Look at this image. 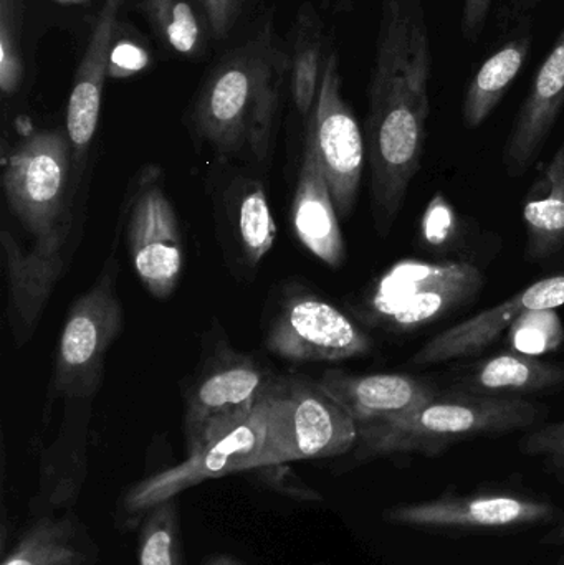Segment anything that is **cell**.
<instances>
[{"label":"cell","mask_w":564,"mask_h":565,"mask_svg":"<svg viewBox=\"0 0 564 565\" xmlns=\"http://www.w3.org/2000/svg\"><path fill=\"white\" fill-rule=\"evenodd\" d=\"M287 83L290 53L268 17L202 83L189 113L192 136L221 161L241 159L265 168Z\"/></svg>","instance_id":"1"},{"label":"cell","mask_w":564,"mask_h":565,"mask_svg":"<svg viewBox=\"0 0 564 565\" xmlns=\"http://www.w3.org/2000/svg\"><path fill=\"white\" fill-rule=\"evenodd\" d=\"M89 178L76 181L66 131L30 132L7 156L3 199L42 254H75L86 221Z\"/></svg>","instance_id":"2"},{"label":"cell","mask_w":564,"mask_h":565,"mask_svg":"<svg viewBox=\"0 0 564 565\" xmlns=\"http://www.w3.org/2000/svg\"><path fill=\"white\" fill-rule=\"evenodd\" d=\"M543 408L523 397H483L466 392H439L404 417L358 430L360 458L443 454L453 445L479 437L529 430Z\"/></svg>","instance_id":"3"},{"label":"cell","mask_w":564,"mask_h":565,"mask_svg":"<svg viewBox=\"0 0 564 565\" xmlns=\"http://www.w3.org/2000/svg\"><path fill=\"white\" fill-rule=\"evenodd\" d=\"M257 411L264 422L258 468L341 457L357 448V424L320 382L275 374Z\"/></svg>","instance_id":"4"},{"label":"cell","mask_w":564,"mask_h":565,"mask_svg":"<svg viewBox=\"0 0 564 565\" xmlns=\"http://www.w3.org/2000/svg\"><path fill=\"white\" fill-rule=\"evenodd\" d=\"M115 248L98 277L72 302L56 344L46 404L93 398L105 379L106 358L125 324Z\"/></svg>","instance_id":"5"},{"label":"cell","mask_w":564,"mask_h":565,"mask_svg":"<svg viewBox=\"0 0 564 565\" xmlns=\"http://www.w3.org/2000/svg\"><path fill=\"white\" fill-rule=\"evenodd\" d=\"M482 288L483 274L469 262L407 258L371 286L361 315L387 331H416L472 301Z\"/></svg>","instance_id":"6"},{"label":"cell","mask_w":564,"mask_h":565,"mask_svg":"<svg viewBox=\"0 0 564 565\" xmlns=\"http://www.w3.org/2000/svg\"><path fill=\"white\" fill-rule=\"evenodd\" d=\"M121 227L142 288L159 301L171 298L184 271L185 242L161 166H141L129 182Z\"/></svg>","instance_id":"7"},{"label":"cell","mask_w":564,"mask_h":565,"mask_svg":"<svg viewBox=\"0 0 564 565\" xmlns=\"http://www.w3.org/2000/svg\"><path fill=\"white\" fill-rule=\"evenodd\" d=\"M264 344L295 364L348 361L373 351V339L358 321L301 282H288L278 292Z\"/></svg>","instance_id":"8"},{"label":"cell","mask_w":564,"mask_h":565,"mask_svg":"<svg viewBox=\"0 0 564 565\" xmlns=\"http://www.w3.org/2000/svg\"><path fill=\"white\" fill-rule=\"evenodd\" d=\"M274 377V371L254 355L237 351L224 335L211 339L184 388L188 454L212 435L248 417Z\"/></svg>","instance_id":"9"},{"label":"cell","mask_w":564,"mask_h":565,"mask_svg":"<svg viewBox=\"0 0 564 565\" xmlns=\"http://www.w3.org/2000/svg\"><path fill=\"white\" fill-rule=\"evenodd\" d=\"M305 142L313 149L340 218L353 214L366 161V141L353 108L343 96L337 50L328 49L313 111L305 125Z\"/></svg>","instance_id":"10"},{"label":"cell","mask_w":564,"mask_h":565,"mask_svg":"<svg viewBox=\"0 0 564 565\" xmlns=\"http://www.w3.org/2000/svg\"><path fill=\"white\" fill-rule=\"evenodd\" d=\"M262 444L264 422L255 404L248 417L209 437L195 450L189 451L182 463L132 484L123 498V514L129 521H142L152 508L175 500L189 488L215 478L257 470Z\"/></svg>","instance_id":"11"},{"label":"cell","mask_w":564,"mask_h":565,"mask_svg":"<svg viewBox=\"0 0 564 565\" xmlns=\"http://www.w3.org/2000/svg\"><path fill=\"white\" fill-rule=\"evenodd\" d=\"M214 215L228 268L251 280L278 234L264 182L241 171L227 175L215 189Z\"/></svg>","instance_id":"12"},{"label":"cell","mask_w":564,"mask_h":565,"mask_svg":"<svg viewBox=\"0 0 564 565\" xmlns=\"http://www.w3.org/2000/svg\"><path fill=\"white\" fill-rule=\"evenodd\" d=\"M383 518L414 530H507L555 520L556 510L533 498L490 493L400 504L384 511Z\"/></svg>","instance_id":"13"},{"label":"cell","mask_w":564,"mask_h":565,"mask_svg":"<svg viewBox=\"0 0 564 565\" xmlns=\"http://www.w3.org/2000/svg\"><path fill=\"white\" fill-rule=\"evenodd\" d=\"M563 305L564 274L542 278L525 289H520L500 305L434 335L411 358L409 364L414 367H427L479 354L526 312L556 309Z\"/></svg>","instance_id":"14"},{"label":"cell","mask_w":564,"mask_h":565,"mask_svg":"<svg viewBox=\"0 0 564 565\" xmlns=\"http://www.w3.org/2000/svg\"><path fill=\"white\" fill-rule=\"evenodd\" d=\"M126 0H103L89 35L85 55L76 70L75 82L66 105L65 131L72 146L73 171L76 181L89 178V154L98 131L103 89L109 72L119 12Z\"/></svg>","instance_id":"15"},{"label":"cell","mask_w":564,"mask_h":565,"mask_svg":"<svg viewBox=\"0 0 564 565\" xmlns=\"http://www.w3.org/2000/svg\"><path fill=\"white\" fill-rule=\"evenodd\" d=\"M500 32L492 49L467 83L462 121L477 129L499 108L529 62L533 46V22L529 12L510 6L500 10Z\"/></svg>","instance_id":"16"},{"label":"cell","mask_w":564,"mask_h":565,"mask_svg":"<svg viewBox=\"0 0 564 565\" xmlns=\"http://www.w3.org/2000/svg\"><path fill=\"white\" fill-rule=\"evenodd\" d=\"M318 382L347 408L358 430L404 417L440 392L424 379L400 372L357 374L330 369Z\"/></svg>","instance_id":"17"},{"label":"cell","mask_w":564,"mask_h":565,"mask_svg":"<svg viewBox=\"0 0 564 565\" xmlns=\"http://www.w3.org/2000/svg\"><path fill=\"white\" fill-rule=\"evenodd\" d=\"M564 109V26L540 63L503 151L512 178L529 171L545 148Z\"/></svg>","instance_id":"18"},{"label":"cell","mask_w":564,"mask_h":565,"mask_svg":"<svg viewBox=\"0 0 564 565\" xmlns=\"http://www.w3.org/2000/svg\"><path fill=\"white\" fill-rule=\"evenodd\" d=\"M291 227L298 242L321 264L334 270L343 267L347 242L340 215L313 149L305 141L291 202Z\"/></svg>","instance_id":"19"},{"label":"cell","mask_w":564,"mask_h":565,"mask_svg":"<svg viewBox=\"0 0 564 565\" xmlns=\"http://www.w3.org/2000/svg\"><path fill=\"white\" fill-rule=\"evenodd\" d=\"M564 385L563 365L520 351L480 359L457 375L453 391L483 397H523Z\"/></svg>","instance_id":"20"},{"label":"cell","mask_w":564,"mask_h":565,"mask_svg":"<svg viewBox=\"0 0 564 565\" xmlns=\"http://www.w3.org/2000/svg\"><path fill=\"white\" fill-rule=\"evenodd\" d=\"M98 556L85 524L68 511L35 518L2 565H96Z\"/></svg>","instance_id":"21"},{"label":"cell","mask_w":564,"mask_h":565,"mask_svg":"<svg viewBox=\"0 0 564 565\" xmlns=\"http://www.w3.org/2000/svg\"><path fill=\"white\" fill-rule=\"evenodd\" d=\"M526 257L546 260L564 247V142L542 168L522 207Z\"/></svg>","instance_id":"22"},{"label":"cell","mask_w":564,"mask_h":565,"mask_svg":"<svg viewBox=\"0 0 564 565\" xmlns=\"http://www.w3.org/2000/svg\"><path fill=\"white\" fill-rule=\"evenodd\" d=\"M290 95L295 111L305 125L313 111L320 88L324 58V22L317 7L305 0L298 7L290 30Z\"/></svg>","instance_id":"23"},{"label":"cell","mask_w":564,"mask_h":565,"mask_svg":"<svg viewBox=\"0 0 564 565\" xmlns=\"http://www.w3.org/2000/svg\"><path fill=\"white\" fill-rule=\"evenodd\" d=\"M141 10L168 49L185 58L201 55L205 45L204 17L192 0H142Z\"/></svg>","instance_id":"24"},{"label":"cell","mask_w":564,"mask_h":565,"mask_svg":"<svg viewBox=\"0 0 564 565\" xmlns=\"http://www.w3.org/2000/svg\"><path fill=\"white\" fill-rule=\"evenodd\" d=\"M139 565H185L175 500L152 508L141 521Z\"/></svg>","instance_id":"25"},{"label":"cell","mask_w":564,"mask_h":565,"mask_svg":"<svg viewBox=\"0 0 564 565\" xmlns=\"http://www.w3.org/2000/svg\"><path fill=\"white\" fill-rule=\"evenodd\" d=\"M22 79L20 0H0V92L6 98L15 95Z\"/></svg>","instance_id":"26"},{"label":"cell","mask_w":564,"mask_h":565,"mask_svg":"<svg viewBox=\"0 0 564 565\" xmlns=\"http://www.w3.org/2000/svg\"><path fill=\"white\" fill-rule=\"evenodd\" d=\"M563 326L555 309L530 311L512 326V342L517 351L540 354L553 351L563 342Z\"/></svg>","instance_id":"27"},{"label":"cell","mask_w":564,"mask_h":565,"mask_svg":"<svg viewBox=\"0 0 564 565\" xmlns=\"http://www.w3.org/2000/svg\"><path fill=\"white\" fill-rule=\"evenodd\" d=\"M520 450L529 457L542 458L546 470L564 481V420L542 425L526 434L520 441Z\"/></svg>","instance_id":"28"},{"label":"cell","mask_w":564,"mask_h":565,"mask_svg":"<svg viewBox=\"0 0 564 565\" xmlns=\"http://www.w3.org/2000/svg\"><path fill=\"white\" fill-rule=\"evenodd\" d=\"M424 242L434 250H449L459 235V218L446 195L436 194L424 212L421 224Z\"/></svg>","instance_id":"29"},{"label":"cell","mask_w":564,"mask_h":565,"mask_svg":"<svg viewBox=\"0 0 564 565\" xmlns=\"http://www.w3.org/2000/svg\"><path fill=\"white\" fill-rule=\"evenodd\" d=\"M205 25L214 39L224 40L231 35L238 17L244 12L247 0H198Z\"/></svg>","instance_id":"30"},{"label":"cell","mask_w":564,"mask_h":565,"mask_svg":"<svg viewBox=\"0 0 564 565\" xmlns=\"http://www.w3.org/2000/svg\"><path fill=\"white\" fill-rule=\"evenodd\" d=\"M247 475H254L262 483H267L268 487L280 491V493L288 494V497L298 498V500L304 501L321 500L320 493L307 487L300 478L295 477L294 471L288 468V465L262 467L257 468V470L248 471Z\"/></svg>","instance_id":"31"},{"label":"cell","mask_w":564,"mask_h":565,"mask_svg":"<svg viewBox=\"0 0 564 565\" xmlns=\"http://www.w3.org/2000/svg\"><path fill=\"white\" fill-rule=\"evenodd\" d=\"M148 65V53L136 45V43L123 42L113 45L111 60H109L108 75L115 78H126V76L135 75L139 70Z\"/></svg>","instance_id":"32"},{"label":"cell","mask_w":564,"mask_h":565,"mask_svg":"<svg viewBox=\"0 0 564 565\" xmlns=\"http://www.w3.org/2000/svg\"><path fill=\"white\" fill-rule=\"evenodd\" d=\"M493 0H464L460 32L467 43H477L486 30Z\"/></svg>","instance_id":"33"},{"label":"cell","mask_w":564,"mask_h":565,"mask_svg":"<svg viewBox=\"0 0 564 565\" xmlns=\"http://www.w3.org/2000/svg\"><path fill=\"white\" fill-rule=\"evenodd\" d=\"M543 546L558 547L564 546V521L562 524L555 527V530L549 531L545 536L542 537ZM555 565H564V554L560 556Z\"/></svg>","instance_id":"34"},{"label":"cell","mask_w":564,"mask_h":565,"mask_svg":"<svg viewBox=\"0 0 564 565\" xmlns=\"http://www.w3.org/2000/svg\"><path fill=\"white\" fill-rule=\"evenodd\" d=\"M543 0H513L512 6L515 9L523 10V12H530V10L535 9L536 6H540Z\"/></svg>","instance_id":"35"},{"label":"cell","mask_w":564,"mask_h":565,"mask_svg":"<svg viewBox=\"0 0 564 565\" xmlns=\"http://www.w3.org/2000/svg\"><path fill=\"white\" fill-rule=\"evenodd\" d=\"M207 565H245L242 561L235 559V557L222 554V556L214 557Z\"/></svg>","instance_id":"36"},{"label":"cell","mask_w":564,"mask_h":565,"mask_svg":"<svg viewBox=\"0 0 564 565\" xmlns=\"http://www.w3.org/2000/svg\"><path fill=\"white\" fill-rule=\"evenodd\" d=\"M333 3L338 10H344V12L353 9V0H333Z\"/></svg>","instance_id":"37"}]
</instances>
